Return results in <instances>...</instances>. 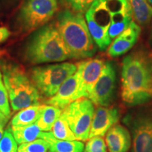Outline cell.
<instances>
[{
    "instance_id": "18",
    "label": "cell",
    "mask_w": 152,
    "mask_h": 152,
    "mask_svg": "<svg viewBox=\"0 0 152 152\" xmlns=\"http://www.w3.org/2000/svg\"><path fill=\"white\" fill-rule=\"evenodd\" d=\"M132 10L133 20L139 26H145L152 18V7L147 0H127Z\"/></svg>"
},
{
    "instance_id": "29",
    "label": "cell",
    "mask_w": 152,
    "mask_h": 152,
    "mask_svg": "<svg viewBox=\"0 0 152 152\" xmlns=\"http://www.w3.org/2000/svg\"><path fill=\"white\" fill-rule=\"evenodd\" d=\"M4 132V128L0 127V140H1V139L2 138Z\"/></svg>"
},
{
    "instance_id": "15",
    "label": "cell",
    "mask_w": 152,
    "mask_h": 152,
    "mask_svg": "<svg viewBox=\"0 0 152 152\" xmlns=\"http://www.w3.org/2000/svg\"><path fill=\"white\" fill-rule=\"evenodd\" d=\"M77 87V76L75 72L74 75L68 77L63 83L54 96L47 99L45 103L63 110L76 100L75 94Z\"/></svg>"
},
{
    "instance_id": "13",
    "label": "cell",
    "mask_w": 152,
    "mask_h": 152,
    "mask_svg": "<svg viewBox=\"0 0 152 152\" xmlns=\"http://www.w3.org/2000/svg\"><path fill=\"white\" fill-rule=\"evenodd\" d=\"M140 33V26L132 20L128 28L120 34L108 47V55L115 58L126 54L137 43Z\"/></svg>"
},
{
    "instance_id": "7",
    "label": "cell",
    "mask_w": 152,
    "mask_h": 152,
    "mask_svg": "<svg viewBox=\"0 0 152 152\" xmlns=\"http://www.w3.org/2000/svg\"><path fill=\"white\" fill-rule=\"evenodd\" d=\"M111 12L112 0H96L85 14L93 40L101 51L108 49L112 42L108 35Z\"/></svg>"
},
{
    "instance_id": "27",
    "label": "cell",
    "mask_w": 152,
    "mask_h": 152,
    "mask_svg": "<svg viewBox=\"0 0 152 152\" xmlns=\"http://www.w3.org/2000/svg\"><path fill=\"white\" fill-rule=\"evenodd\" d=\"M10 35L11 33L8 28L6 27L0 28V43L7 40Z\"/></svg>"
},
{
    "instance_id": "22",
    "label": "cell",
    "mask_w": 152,
    "mask_h": 152,
    "mask_svg": "<svg viewBox=\"0 0 152 152\" xmlns=\"http://www.w3.org/2000/svg\"><path fill=\"white\" fill-rule=\"evenodd\" d=\"M96 0H59L61 5L72 11L85 14Z\"/></svg>"
},
{
    "instance_id": "17",
    "label": "cell",
    "mask_w": 152,
    "mask_h": 152,
    "mask_svg": "<svg viewBox=\"0 0 152 152\" xmlns=\"http://www.w3.org/2000/svg\"><path fill=\"white\" fill-rule=\"evenodd\" d=\"M43 104H38L25 108L15 114L11 121V126H26L35 123L41 114Z\"/></svg>"
},
{
    "instance_id": "6",
    "label": "cell",
    "mask_w": 152,
    "mask_h": 152,
    "mask_svg": "<svg viewBox=\"0 0 152 152\" xmlns=\"http://www.w3.org/2000/svg\"><path fill=\"white\" fill-rule=\"evenodd\" d=\"M58 0H26L16 17L18 29L28 33L41 28L54 16Z\"/></svg>"
},
{
    "instance_id": "4",
    "label": "cell",
    "mask_w": 152,
    "mask_h": 152,
    "mask_svg": "<svg viewBox=\"0 0 152 152\" xmlns=\"http://www.w3.org/2000/svg\"><path fill=\"white\" fill-rule=\"evenodd\" d=\"M24 58L31 64L60 62L69 58L56 25L47 24L36 30L26 44Z\"/></svg>"
},
{
    "instance_id": "24",
    "label": "cell",
    "mask_w": 152,
    "mask_h": 152,
    "mask_svg": "<svg viewBox=\"0 0 152 152\" xmlns=\"http://www.w3.org/2000/svg\"><path fill=\"white\" fill-rule=\"evenodd\" d=\"M18 143L9 126L0 140V152H18Z\"/></svg>"
},
{
    "instance_id": "1",
    "label": "cell",
    "mask_w": 152,
    "mask_h": 152,
    "mask_svg": "<svg viewBox=\"0 0 152 152\" xmlns=\"http://www.w3.org/2000/svg\"><path fill=\"white\" fill-rule=\"evenodd\" d=\"M121 99L130 106L152 101V50L138 49L123 59Z\"/></svg>"
},
{
    "instance_id": "21",
    "label": "cell",
    "mask_w": 152,
    "mask_h": 152,
    "mask_svg": "<svg viewBox=\"0 0 152 152\" xmlns=\"http://www.w3.org/2000/svg\"><path fill=\"white\" fill-rule=\"evenodd\" d=\"M55 137L61 140H69L75 141L77 140L75 134L71 130L67 121L61 115L56 120V121L53 125L52 132Z\"/></svg>"
},
{
    "instance_id": "3",
    "label": "cell",
    "mask_w": 152,
    "mask_h": 152,
    "mask_svg": "<svg viewBox=\"0 0 152 152\" xmlns=\"http://www.w3.org/2000/svg\"><path fill=\"white\" fill-rule=\"evenodd\" d=\"M0 70L13 111L40 104L42 96L21 66L12 61L0 59Z\"/></svg>"
},
{
    "instance_id": "20",
    "label": "cell",
    "mask_w": 152,
    "mask_h": 152,
    "mask_svg": "<svg viewBox=\"0 0 152 152\" xmlns=\"http://www.w3.org/2000/svg\"><path fill=\"white\" fill-rule=\"evenodd\" d=\"M62 110L54 106L43 104L37 125L42 132H50L56 120L61 116Z\"/></svg>"
},
{
    "instance_id": "5",
    "label": "cell",
    "mask_w": 152,
    "mask_h": 152,
    "mask_svg": "<svg viewBox=\"0 0 152 152\" xmlns=\"http://www.w3.org/2000/svg\"><path fill=\"white\" fill-rule=\"evenodd\" d=\"M77 71V64L61 63L36 66L30 71V77L42 96L52 97L63 83Z\"/></svg>"
},
{
    "instance_id": "2",
    "label": "cell",
    "mask_w": 152,
    "mask_h": 152,
    "mask_svg": "<svg viewBox=\"0 0 152 152\" xmlns=\"http://www.w3.org/2000/svg\"><path fill=\"white\" fill-rule=\"evenodd\" d=\"M56 28L67 49L69 58L92 57L97 50L84 14L65 9L57 16Z\"/></svg>"
},
{
    "instance_id": "23",
    "label": "cell",
    "mask_w": 152,
    "mask_h": 152,
    "mask_svg": "<svg viewBox=\"0 0 152 152\" xmlns=\"http://www.w3.org/2000/svg\"><path fill=\"white\" fill-rule=\"evenodd\" d=\"M49 144L43 139L39 138L28 143L19 145L18 152H47Z\"/></svg>"
},
{
    "instance_id": "16",
    "label": "cell",
    "mask_w": 152,
    "mask_h": 152,
    "mask_svg": "<svg viewBox=\"0 0 152 152\" xmlns=\"http://www.w3.org/2000/svg\"><path fill=\"white\" fill-rule=\"evenodd\" d=\"M41 138L48 142L49 150L52 152H83L85 149L83 142L58 140L51 132H42Z\"/></svg>"
},
{
    "instance_id": "9",
    "label": "cell",
    "mask_w": 152,
    "mask_h": 152,
    "mask_svg": "<svg viewBox=\"0 0 152 152\" xmlns=\"http://www.w3.org/2000/svg\"><path fill=\"white\" fill-rule=\"evenodd\" d=\"M123 123L132 133V152H152V109L129 113Z\"/></svg>"
},
{
    "instance_id": "31",
    "label": "cell",
    "mask_w": 152,
    "mask_h": 152,
    "mask_svg": "<svg viewBox=\"0 0 152 152\" xmlns=\"http://www.w3.org/2000/svg\"><path fill=\"white\" fill-rule=\"evenodd\" d=\"M49 152H52V151H49Z\"/></svg>"
},
{
    "instance_id": "25",
    "label": "cell",
    "mask_w": 152,
    "mask_h": 152,
    "mask_svg": "<svg viewBox=\"0 0 152 152\" xmlns=\"http://www.w3.org/2000/svg\"><path fill=\"white\" fill-rule=\"evenodd\" d=\"M87 141L85 152H107V146L103 137L95 136Z\"/></svg>"
},
{
    "instance_id": "10",
    "label": "cell",
    "mask_w": 152,
    "mask_h": 152,
    "mask_svg": "<svg viewBox=\"0 0 152 152\" xmlns=\"http://www.w3.org/2000/svg\"><path fill=\"white\" fill-rule=\"evenodd\" d=\"M104 60L90 58L77 64V87L75 94L76 100L80 98H88L96 81L102 73L104 66Z\"/></svg>"
},
{
    "instance_id": "26",
    "label": "cell",
    "mask_w": 152,
    "mask_h": 152,
    "mask_svg": "<svg viewBox=\"0 0 152 152\" xmlns=\"http://www.w3.org/2000/svg\"><path fill=\"white\" fill-rule=\"evenodd\" d=\"M0 111L7 116L11 117V106L9 103V95L4 83L1 70H0Z\"/></svg>"
},
{
    "instance_id": "14",
    "label": "cell",
    "mask_w": 152,
    "mask_h": 152,
    "mask_svg": "<svg viewBox=\"0 0 152 152\" xmlns=\"http://www.w3.org/2000/svg\"><path fill=\"white\" fill-rule=\"evenodd\" d=\"M105 142L109 152H128L132 145V137L125 127L115 124L106 132Z\"/></svg>"
},
{
    "instance_id": "12",
    "label": "cell",
    "mask_w": 152,
    "mask_h": 152,
    "mask_svg": "<svg viewBox=\"0 0 152 152\" xmlns=\"http://www.w3.org/2000/svg\"><path fill=\"white\" fill-rule=\"evenodd\" d=\"M120 119V113L116 108L97 106L94 110L91 123L89 138L95 136L104 137Z\"/></svg>"
},
{
    "instance_id": "28",
    "label": "cell",
    "mask_w": 152,
    "mask_h": 152,
    "mask_svg": "<svg viewBox=\"0 0 152 152\" xmlns=\"http://www.w3.org/2000/svg\"><path fill=\"white\" fill-rule=\"evenodd\" d=\"M9 118H10L7 116V115H4L2 112L0 111V127L4 128L5 125H7V123H8Z\"/></svg>"
},
{
    "instance_id": "11",
    "label": "cell",
    "mask_w": 152,
    "mask_h": 152,
    "mask_svg": "<svg viewBox=\"0 0 152 152\" xmlns=\"http://www.w3.org/2000/svg\"><path fill=\"white\" fill-rule=\"evenodd\" d=\"M116 86V73L111 62L106 61L88 99L96 106H108L113 100Z\"/></svg>"
},
{
    "instance_id": "8",
    "label": "cell",
    "mask_w": 152,
    "mask_h": 152,
    "mask_svg": "<svg viewBox=\"0 0 152 152\" xmlns=\"http://www.w3.org/2000/svg\"><path fill=\"white\" fill-rule=\"evenodd\" d=\"M94 104L88 98H80L62 110L61 116L67 121L78 141L89 139Z\"/></svg>"
},
{
    "instance_id": "19",
    "label": "cell",
    "mask_w": 152,
    "mask_h": 152,
    "mask_svg": "<svg viewBox=\"0 0 152 152\" xmlns=\"http://www.w3.org/2000/svg\"><path fill=\"white\" fill-rule=\"evenodd\" d=\"M10 127L11 132L18 144L28 143L41 138L42 131L36 123L26 126L16 127L10 125Z\"/></svg>"
},
{
    "instance_id": "30",
    "label": "cell",
    "mask_w": 152,
    "mask_h": 152,
    "mask_svg": "<svg viewBox=\"0 0 152 152\" xmlns=\"http://www.w3.org/2000/svg\"><path fill=\"white\" fill-rule=\"evenodd\" d=\"M147 1L149 3V4L152 7V0H147Z\"/></svg>"
}]
</instances>
